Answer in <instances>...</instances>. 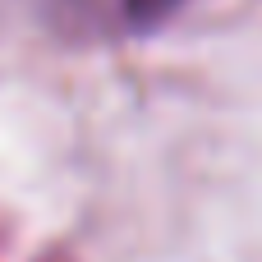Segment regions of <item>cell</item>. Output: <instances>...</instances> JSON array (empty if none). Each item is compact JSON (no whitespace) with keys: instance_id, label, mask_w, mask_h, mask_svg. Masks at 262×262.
I'll return each mask as SVG.
<instances>
[{"instance_id":"obj_1","label":"cell","mask_w":262,"mask_h":262,"mask_svg":"<svg viewBox=\"0 0 262 262\" xmlns=\"http://www.w3.org/2000/svg\"><path fill=\"white\" fill-rule=\"evenodd\" d=\"M180 5H184V0H124V18H129L134 28H152V23L170 18Z\"/></svg>"}]
</instances>
